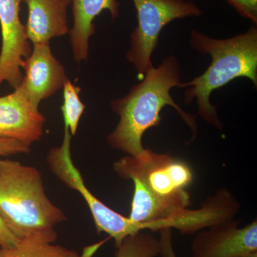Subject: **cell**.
<instances>
[{
  "label": "cell",
  "mask_w": 257,
  "mask_h": 257,
  "mask_svg": "<svg viewBox=\"0 0 257 257\" xmlns=\"http://www.w3.org/2000/svg\"><path fill=\"white\" fill-rule=\"evenodd\" d=\"M113 168L119 177L133 182L128 217L143 230L165 229L169 221L190 206L187 188L194 180V172L186 161L145 149L139 156L121 157Z\"/></svg>",
  "instance_id": "obj_1"
},
{
  "label": "cell",
  "mask_w": 257,
  "mask_h": 257,
  "mask_svg": "<svg viewBox=\"0 0 257 257\" xmlns=\"http://www.w3.org/2000/svg\"><path fill=\"white\" fill-rule=\"evenodd\" d=\"M22 69L25 75L20 87L37 108L41 101L62 89L69 79L65 68L52 53L50 42L34 45L31 55L24 60Z\"/></svg>",
  "instance_id": "obj_9"
},
{
  "label": "cell",
  "mask_w": 257,
  "mask_h": 257,
  "mask_svg": "<svg viewBox=\"0 0 257 257\" xmlns=\"http://www.w3.org/2000/svg\"><path fill=\"white\" fill-rule=\"evenodd\" d=\"M57 238L51 235L29 236L12 247H0V257H80L75 250L55 244Z\"/></svg>",
  "instance_id": "obj_13"
},
{
  "label": "cell",
  "mask_w": 257,
  "mask_h": 257,
  "mask_svg": "<svg viewBox=\"0 0 257 257\" xmlns=\"http://www.w3.org/2000/svg\"><path fill=\"white\" fill-rule=\"evenodd\" d=\"M190 44L202 55L212 59L210 66L199 77L179 87H189L184 93V104L196 99L197 116L221 130L223 124L218 116L216 106L211 104V92L224 87L238 77H246L257 87V28L253 25L248 31L232 38L213 39L205 34L193 30Z\"/></svg>",
  "instance_id": "obj_3"
},
{
  "label": "cell",
  "mask_w": 257,
  "mask_h": 257,
  "mask_svg": "<svg viewBox=\"0 0 257 257\" xmlns=\"http://www.w3.org/2000/svg\"><path fill=\"white\" fill-rule=\"evenodd\" d=\"M237 257H257V251H252V252H249L245 253V254L241 255Z\"/></svg>",
  "instance_id": "obj_20"
},
{
  "label": "cell",
  "mask_w": 257,
  "mask_h": 257,
  "mask_svg": "<svg viewBox=\"0 0 257 257\" xmlns=\"http://www.w3.org/2000/svg\"><path fill=\"white\" fill-rule=\"evenodd\" d=\"M28 8L25 25L29 41L34 45L50 42L69 32L67 8L71 0H23Z\"/></svg>",
  "instance_id": "obj_11"
},
{
  "label": "cell",
  "mask_w": 257,
  "mask_h": 257,
  "mask_svg": "<svg viewBox=\"0 0 257 257\" xmlns=\"http://www.w3.org/2000/svg\"><path fill=\"white\" fill-rule=\"evenodd\" d=\"M138 16V27L130 36L128 62L143 77L154 67L152 55L158 45L161 32L175 20L199 17L202 10L191 0H133Z\"/></svg>",
  "instance_id": "obj_5"
},
{
  "label": "cell",
  "mask_w": 257,
  "mask_h": 257,
  "mask_svg": "<svg viewBox=\"0 0 257 257\" xmlns=\"http://www.w3.org/2000/svg\"><path fill=\"white\" fill-rule=\"evenodd\" d=\"M0 218L19 241L57 236L55 226L67 219L47 197L40 171L11 160H0Z\"/></svg>",
  "instance_id": "obj_4"
},
{
  "label": "cell",
  "mask_w": 257,
  "mask_h": 257,
  "mask_svg": "<svg viewBox=\"0 0 257 257\" xmlns=\"http://www.w3.org/2000/svg\"><path fill=\"white\" fill-rule=\"evenodd\" d=\"M31 147L13 139L0 138V157L29 154Z\"/></svg>",
  "instance_id": "obj_17"
},
{
  "label": "cell",
  "mask_w": 257,
  "mask_h": 257,
  "mask_svg": "<svg viewBox=\"0 0 257 257\" xmlns=\"http://www.w3.org/2000/svg\"><path fill=\"white\" fill-rule=\"evenodd\" d=\"M23 0H0V85L7 82L15 89L21 85L24 75L21 69L23 58L31 55L25 25L20 18Z\"/></svg>",
  "instance_id": "obj_7"
},
{
  "label": "cell",
  "mask_w": 257,
  "mask_h": 257,
  "mask_svg": "<svg viewBox=\"0 0 257 257\" xmlns=\"http://www.w3.org/2000/svg\"><path fill=\"white\" fill-rule=\"evenodd\" d=\"M232 219L207 228L193 239L192 257H237L257 251V219L239 227Z\"/></svg>",
  "instance_id": "obj_8"
},
{
  "label": "cell",
  "mask_w": 257,
  "mask_h": 257,
  "mask_svg": "<svg viewBox=\"0 0 257 257\" xmlns=\"http://www.w3.org/2000/svg\"><path fill=\"white\" fill-rule=\"evenodd\" d=\"M72 135L67 126H64L63 141L59 147L51 149L47 156V162L51 171L69 189L77 191L84 198L92 214L98 233L109 234L117 247L126 236L142 231L138 223L119 214L117 211L101 202L88 189L84 179L74 166L71 153Z\"/></svg>",
  "instance_id": "obj_6"
},
{
  "label": "cell",
  "mask_w": 257,
  "mask_h": 257,
  "mask_svg": "<svg viewBox=\"0 0 257 257\" xmlns=\"http://www.w3.org/2000/svg\"><path fill=\"white\" fill-rule=\"evenodd\" d=\"M116 249L115 257H156L160 255V239L142 231L126 236Z\"/></svg>",
  "instance_id": "obj_14"
},
{
  "label": "cell",
  "mask_w": 257,
  "mask_h": 257,
  "mask_svg": "<svg viewBox=\"0 0 257 257\" xmlns=\"http://www.w3.org/2000/svg\"><path fill=\"white\" fill-rule=\"evenodd\" d=\"M243 18L257 24V0H226Z\"/></svg>",
  "instance_id": "obj_16"
},
{
  "label": "cell",
  "mask_w": 257,
  "mask_h": 257,
  "mask_svg": "<svg viewBox=\"0 0 257 257\" xmlns=\"http://www.w3.org/2000/svg\"><path fill=\"white\" fill-rule=\"evenodd\" d=\"M80 87L74 85L71 81H67L63 86V104L62 109L64 126H67L72 136L77 133L79 120L84 112L85 106L79 98Z\"/></svg>",
  "instance_id": "obj_15"
},
{
  "label": "cell",
  "mask_w": 257,
  "mask_h": 257,
  "mask_svg": "<svg viewBox=\"0 0 257 257\" xmlns=\"http://www.w3.org/2000/svg\"><path fill=\"white\" fill-rule=\"evenodd\" d=\"M71 4L73 27L69 37L74 60L79 63L89 57V38L95 33L96 17L107 10L116 20L119 17V3L117 0H71Z\"/></svg>",
  "instance_id": "obj_12"
},
{
  "label": "cell",
  "mask_w": 257,
  "mask_h": 257,
  "mask_svg": "<svg viewBox=\"0 0 257 257\" xmlns=\"http://www.w3.org/2000/svg\"><path fill=\"white\" fill-rule=\"evenodd\" d=\"M19 240L12 234L4 221L0 218V247L9 248L14 246Z\"/></svg>",
  "instance_id": "obj_19"
},
{
  "label": "cell",
  "mask_w": 257,
  "mask_h": 257,
  "mask_svg": "<svg viewBox=\"0 0 257 257\" xmlns=\"http://www.w3.org/2000/svg\"><path fill=\"white\" fill-rule=\"evenodd\" d=\"M45 121L20 86L11 94L0 96V138L18 140L31 147L42 138Z\"/></svg>",
  "instance_id": "obj_10"
},
{
  "label": "cell",
  "mask_w": 257,
  "mask_h": 257,
  "mask_svg": "<svg viewBox=\"0 0 257 257\" xmlns=\"http://www.w3.org/2000/svg\"><path fill=\"white\" fill-rule=\"evenodd\" d=\"M141 82L134 85L128 94L111 101L112 110L119 115V121L106 141L112 148L137 157L144 151L143 137L149 128L159 126L160 113L166 106H172L192 130V143L197 134V114L185 112L172 99L170 91L179 87L180 65L174 56L167 57L157 68L145 73Z\"/></svg>",
  "instance_id": "obj_2"
},
{
  "label": "cell",
  "mask_w": 257,
  "mask_h": 257,
  "mask_svg": "<svg viewBox=\"0 0 257 257\" xmlns=\"http://www.w3.org/2000/svg\"><path fill=\"white\" fill-rule=\"evenodd\" d=\"M160 243L161 257H177L172 243V229L170 228H165L160 229Z\"/></svg>",
  "instance_id": "obj_18"
}]
</instances>
